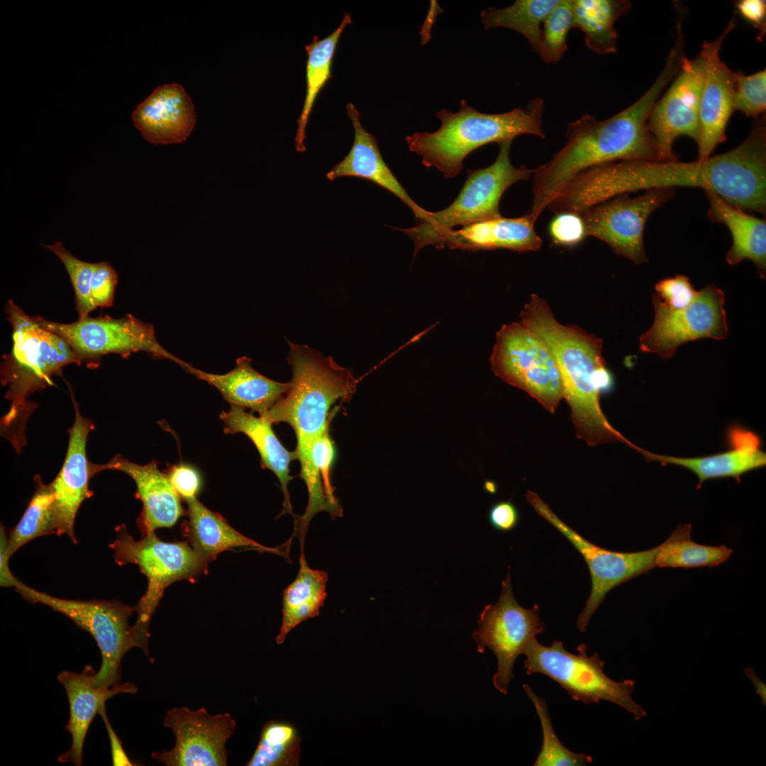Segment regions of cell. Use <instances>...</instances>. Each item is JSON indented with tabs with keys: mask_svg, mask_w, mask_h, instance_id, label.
<instances>
[{
	"mask_svg": "<svg viewBox=\"0 0 766 766\" xmlns=\"http://www.w3.org/2000/svg\"><path fill=\"white\" fill-rule=\"evenodd\" d=\"M684 56L683 45L675 42L660 75L633 104L604 120L585 114L568 124L565 145L533 170V200L527 214L534 222L569 179L589 167L618 160H659L648 118Z\"/></svg>",
	"mask_w": 766,
	"mask_h": 766,
	"instance_id": "6da1fadb",
	"label": "cell"
},
{
	"mask_svg": "<svg viewBox=\"0 0 766 766\" xmlns=\"http://www.w3.org/2000/svg\"><path fill=\"white\" fill-rule=\"evenodd\" d=\"M292 377L289 390L263 416L272 423H287L294 430L296 447L294 453L300 464L299 477L308 491L304 516L308 518L322 511L331 513L333 504L328 499L321 477L311 459L314 441L327 429L340 401H349L357 380L351 370L338 365L331 357L310 350L293 354L288 360Z\"/></svg>",
	"mask_w": 766,
	"mask_h": 766,
	"instance_id": "7a4b0ae2",
	"label": "cell"
},
{
	"mask_svg": "<svg viewBox=\"0 0 766 766\" xmlns=\"http://www.w3.org/2000/svg\"><path fill=\"white\" fill-rule=\"evenodd\" d=\"M521 318L548 345L555 358L577 438L589 446L620 441L636 448L609 423L600 406L601 393L612 384L602 355V340L576 325L559 323L548 302L535 294Z\"/></svg>",
	"mask_w": 766,
	"mask_h": 766,
	"instance_id": "3957f363",
	"label": "cell"
},
{
	"mask_svg": "<svg viewBox=\"0 0 766 766\" xmlns=\"http://www.w3.org/2000/svg\"><path fill=\"white\" fill-rule=\"evenodd\" d=\"M544 100H531L525 107L501 113L479 112L465 100L456 113L446 109L436 112L441 121L435 132L415 133L406 137L408 147L422 157L427 167H434L446 178L457 175L464 159L476 149L490 143L514 140L520 135L545 138L542 119Z\"/></svg>",
	"mask_w": 766,
	"mask_h": 766,
	"instance_id": "277c9868",
	"label": "cell"
},
{
	"mask_svg": "<svg viewBox=\"0 0 766 766\" xmlns=\"http://www.w3.org/2000/svg\"><path fill=\"white\" fill-rule=\"evenodd\" d=\"M4 311L12 326L13 345L1 366V382L8 387L6 398L11 401L2 422L4 428L11 431L10 440L15 431L12 443L19 448L25 442L26 421L34 409L27 397L51 385L52 377L60 374L65 365L82 362L62 338L43 328L12 300Z\"/></svg>",
	"mask_w": 766,
	"mask_h": 766,
	"instance_id": "5b68a950",
	"label": "cell"
},
{
	"mask_svg": "<svg viewBox=\"0 0 766 766\" xmlns=\"http://www.w3.org/2000/svg\"><path fill=\"white\" fill-rule=\"evenodd\" d=\"M514 140L500 143L496 160L485 168L467 170V179L458 196L447 208L428 211L426 218L409 228H394L411 238L414 255L423 247L439 248L443 236L457 226L467 224L500 214L499 201L504 192L514 183L533 177L534 169L514 167L509 151Z\"/></svg>",
	"mask_w": 766,
	"mask_h": 766,
	"instance_id": "8992f818",
	"label": "cell"
},
{
	"mask_svg": "<svg viewBox=\"0 0 766 766\" xmlns=\"http://www.w3.org/2000/svg\"><path fill=\"white\" fill-rule=\"evenodd\" d=\"M26 600L41 604L72 620L91 635L100 650L101 665L94 677L96 687L110 689L120 684L121 661L133 648H140L149 657L146 646L129 618L135 612L116 600H75L50 595L31 588L16 579L13 585Z\"/></svg>",
	"mask_w": 766,
	"mask_h": 766,
	"instance_id": "52a82bcc",
	"label": "cell"
},
{
	"mask_svg": "<svg viewBox=\"0 0 766 766\" xmlns=\"http://www.w3.org/2000/svg\"><path fill=\"white\" fill-rule=\"evenodd\" d=\"M116 538L110 545L116 563L136 565L148 580L144 595L135 606L137 618L133 624L142 640L148 645L149 626L164 591L176 581L195 582L208 573V563L187 541L167 543L155 532L143 535L135 540L125 525L116 527Z\"/></svg>",
	"mask_w": 766,
	"mask_h": 766,
	"instance_id": "ba28073f",
	"label": "cell"
},
{
	"mask_svg": "<svg viewBox=\"0 0 766 766\" xmlns=\"http://www.w3.org/2000/svg\"><path fill=\"white\" fill-rule=\"evenodd\" d=\"M577 652L578 654H573L567 651L559 640L545 646L535 638L523 652L526 673L548 676L574 700L584 704H597L604 700L623 707L635 720L646 716V711L632 699L634 681L626 679L617 682L610 679L603 670L604 663L599 654L588 655L586 645H579Z\"/></svg>",
	"mask_w": 766,
	"mask_h": 766,
	"instance_id": "9c48e42d",
	"label": "cell"
},
{
	"mask_svg": "<svg viewBox=\"0 0 766 766\" xmlns=\"http://www.w3.org/2000/svg\"><path fill=\"white\" fill-rule=\"evenodd\" d=\"M496 376L555 413L563 398L562 379L548 345L521 321L504 325L490 357Z\"/></svg>",
	"mask_w": 766,
	"mask_h": 766,
	"instance_id": "30bf717a",
	"label": "cell"
},
{
	"mask_svg": "<svg viewBox=\"0 0 766 766\" xmlns=\"http://www.w3.org/2000/svg\"><path fill=\"white\" fill-rule=\"evenodd\" d=\"M35 318L43 328L62 338L87 366H98L101 357L109 353L128 357L138 352H145L155 359L170 360L179 366L184 362L157 341L152 325L131 314L119 318L88 316L70 323L51 321L41 316Z\"/></svg>",
	"mask_w": 766,
	"mask_h": 766,
	"instance_id": "8fae6325",
	"label": "cell"
},
{
	"mask_svg": "<svg viewBox=\"0 0 766 766\" xmlns=\"http://www.w3.org/2000/svg\"><path fill=\"white\" fill-rule=\"evenodd\" d=\"M477 625L472 635L477 643V651L484 653L486 648L493 651L498 662L493 684L501 693L506 694L514 677L513 669L516 658L523 654L530 641L545 628L538 605L525 609L515 599L509 567L501 582L498 601L484 606Z\"/></svg>",
	"mask_w": 766,
	"mask_h": 766,
	"instance_id": "7c38bea8",
	"label": "cell"
},
{
	"mask_svg": "<svg viewBox=\"0 0 766 766\" xmlns=\"http://www.w3.org/2000/svg\"><path fill=\"white\" fill-rule=\"evenodd\" d=\"M654 321L639 338L643 353L667 360L682 344L700 338L723 340L728 335L724 292L714 284L698 292L694 301L682 309H671L653 295Z\"/></svg>",
	"mask_w": 766,
	"mask_h": 766,
	"instance_id": "4fadbf2b",
	"label": "cell"
},
{
	"mask_svg": "<svg viewBox=\"0 0 766 766\" xmlns=\"http://www.w3.org/2000/svg\"><path fill=\"white\" fill-rule=\"evenodd\" d=\"M527 501L535 511L560 532L582 555L591 575V592L577 621V628L584 632L591 618L607 593L619 584L646 574L655 565L660 545L632 553L609 550L590 543L560 519L538 495L527 491Z\"/></svg>",
	"mask_w": 766,
	"mask_h": 766,
	"instance_id": "5bb4252c",
	"label": "cell"
},
{
	"mask_svg": "<svg viewBox=\"0 0 766 766\" xmlns=\"http://www.w3.org/2000/svg\"><path fill=\"white\" fill-rule=\"evenodd\" d=\"M675 188L653 189L633 198L621 194L584 210L579 215L587 236L604 241L616 255L635 265L646 262L643 242L646 221L675 196Z\"/></svg>",
	"mask_w": 766,
	"mask_h": 766,
	"instance_id": "9a60e30c",
	"label": "cell"
},
{
	"mask_svg": "<svg viewBox=\"0 0 766 766\" xmlns=\"http://www.w3.org/2000/svg\"><path fill=\"white\" fill-rule=\"evenodd\" d=\"M163 724L176 742L170 750L152 753V758L167 766L227 765L226 743L236 726L229 713L211 715L203 707H174L167 711Z\"/></svg>",
	"mask_w": 766,
	"mask_h": 766,
	"instance_id": "2e32d148",
	"label": "cell"
},
{
	"mask_svg": "<svg viewBox=\"0 0 766 766\" xmlns=\"http://www.w3.org/2000/svg\"><path fill=\"white\" fill-rule=\"evenodd\" d=\"M704 76V62L701 54L693 59L684 55L673 82L654 104L648 124L657 145L660 161L677 160L673 145L680 136L689 137L698 144Z\"/></svg>",
	"mask_w": 766,
	"mask_h": 766,
	"instance_id": "e0dca14e",
	"label": "cell"
},
{
	"mask_svg": "<svg viewBox=\"0 0 766 766\" xmlns=\"http://www.w3.org/2000/svg\"><path fill=\"white\" fill-rule=\"evenodd\" d=\"M736 26L732 18L721 35L704 42L700 54L704 62V76L699 103L700 134L696 160L711 157L715 148L726 140V129L734 111L736 72L720 57L726 37Z\"/></svg>",
	"mask_w": 766,
	"mask_h": 766,
	"instance_id": "ac0fdd59",
	"label": "cell"
},
{
	"mask_svg": "<svg viewBox=\"0 0 766 766\" xmlns=\"http://www.w3.org/2000/svg\"><path fill=\"white\" fill-rule=\"evenodd\" d=\"M74 404L75 418L69 430L66 457L60 472L50 484L54 496L56 534L67 535L77 544L75 517L82 502L93 494L89 489L91 463L87 457L86 445L94 426L81 415L74 401Z\"/></svg>",
	"mask_w": 766,
	"mask_h": 766,
	"instance_id": "d6986e66",
	"label": "cell"
},
{
	"mask_svg": "<svg viewBox=\"0 0 766 766\" xmlns=\"http://www.w3.org/2000/svg\"><path fill=\"white\" fill-rule=\"evenodd\" d=\"M106 470L122 472L131 477L143 503L138 523L143 535L160 528L173 526L184 514L180 497L173 488L167 472L160 471L155 461L146 465L132 462L116 455L104 465L90 464L91 475Z\"/></svg>",
	"mask_w": 766,
	"mask_h": 766,
	"instance_id": "ffe728a7",
	"label": "cell"
},
{
	"mask_svg": "<svg viewBox=\"0 0 766 766\" xmlns=\"http://www.w3.org/2000/svg\"><path fill=\"white\" fill-rule=\"evenodd\" d=\"M132 120L150 143H179L185 141L194 128V104L181 84H165L137 106Z\"/></svg>",
	"mask_w": 766,
	"mask_h": 766,
	"instance_id": "44dd1931",
	"label": "cell"
},
{
	"mask_svg": "<svg viewBox=\"0 0 766 766\" xmlns=\"http://www.w3.org/2000/svg\"><path fill=\"white\" fill-rule=\"evenodd\" d=\"M726 437L730 449L709 456L680 457L654 454L642 448L639 453L648 461L689 470L698 477L697 489L711 479L732 477L740 481L743 474L766 465V454L761 449L757 434L740 426H733L728 429Z\"/></svg>",
	"mask_w": 766,
	"mask_h": 766,
	"instance_id": "7402d4cb",
	"label": "cell"
},
{
	"mask_svg": "<svg viewBox=\"0 0 766 766\" xmlns=\"http://www.w3.org/2000/svg\"><path fill=\"white\" fill-rule=\"evenodd\" d=\"M96 672L88 665L79 673L63 671L57 675L68 698L70 717L65 728L72 737L70 748L57 758L60 763L71 762L81 766L85 737L95 715L112 696L121 693L135 694L138 691L135 684L131 682L110 689L96 687L94 682Z\"/></svg>",
	"mask_w": 766,
	"mask_h": 766,
	"instance_id": "603a6c76",
	"label": "cell"
},
{
	"mask_svg": "<svg viewBox=\"0 0 766 766\" xmlns=\"http://www.w3.org/2000/svg\"><path fill=\"white\" fill-rule=\"evenodd\" d=\"M346 109L354 127L353 143L348 155L326 174V177L331 181L341 177L370 181L401 200L411 209L417 221L424 219L428 211L414 202L387 165L375 136L361 124L359 111L352 103L347 104Z\"/></svg>",
	"mask_w": 766,
	"mask_h": 766,
	"instance_id": "cb8c5ba5",
	"label": "cell"
},
{
	"mask_svg": "<svg viewBox=\"0 0 766 766\" xmlns=\"http://www.w3.org/2000/svg\"><path fill=\"white\" fill-rule=\"evenodd\" d=\"M180 367L217 389L231 405L250 409L260 416L265 415L290 387L289 382H277L257 372L246 356L238 357L235 367L223 374L202 371L186 362Z\"/></svg>",
	"mask_w": 766,
	"mask_h": 766,
	"instance_id": "d4e9b609",
	"label": "cell"
},
{
	"mask_svg": "<svg viewBox=\"0 0 766 766\" xmlns=\"http://www.w3.org/2000/svg\"><path fill=\"white\" fill-rule=\"evenodd\" d=\"M534 224L526 213L518 218L499 215L450 231L442 238L439 248L535 251L541 247L542 240L536 233Z\"/></svg>",
	"mask_w": 766,
	"mask_h": 766,
	"instance_id": "484cf974",
	"label": "cell"
},
{
	"mask_svg": "<svg viewBox=\"0 0 766 766\" xmlns=\"http://www.w3.org/2000/svg\"><path fill=\"white\" fill-rule=\"evenodd\" d=\"M185 501L188 521L184 523V536L208 564L220 553L235 548H246L288 557L289 550L282 548L290 547V540L277 548L264 546L237 531L223 517L206 507L197 497Z\"/></svg>",
	"mask_w": 766,
	"mask_h": 766,
	"instance_id": "4316f807",
	"label": "cell"
},
{
	"mask_svg": "<svg viewBox=\"0 0 766 766\" xmlns=\"http://www.w3.org/2000/svg\"><path fill=\"white\" fill-rule=\"evenodd\" d=\"M220 418L224 424L226 433H242L247 435L257 448L262 468L271 470L278 478L283 493V509L279 516L290 514L294 518L290 500L288 485L294 477L290 474V462L296 460L294 452H290L282 444L272 429V423L266 417H257L245 409L231 405L228 411H222Z\"/></svg>",
	"mask_w": 766,
	"mask_h": 766,
	"instance_id": "83f0119b",
	"label": "cell"
},
{
	"mask_svg": "<svg viewBox=\"0 0 766 766\" xmlns=\"http://www.w3.org/2000/svg\"><path fill=\"white\" fill-rule=\"evenodd\" d=\"M709 202L708 216L711 221L722 223L729 229L733 245L726 255L730 265L743 260H751L763 279L766 274V221L748 214L733 206L716 194L705 191Z\"/></svg>",
	"mask_w": 766,
	"mask_h": 766,
	"instance_id": "f1b7e54d",
	"label": "cell"
},
{
	"mask_svg": "<svg viewBox=\"0 0 766 766\" xmlns=\"http://www.w3.org/2000/svg\"><path fill=\"white\" fill-rule=\"evenodd\" d=\"M328 573L311 569L300 553L299 570L294 580L283 591L282 621L277 644H282L288 633L304 621L319 615L324 605Z\"/></svg>",
	"mask_w": 766,
	"mask_h": 766,
	"instance_id": "f546056e",
	"label": "cell"
},
{
	"mask_svg": "<svg viewBox=\"0 0 766 766\" xmlns=\"http://www.w3.org/2000/svg\"><path fill=\"white\" fill-rule=\"evenodd\" d=\"M631 6L628 0H572L574 28L583 32L590 50L599 55L615 53L618 35L614 24Z\"/></svg>",
	"mask_w": 766,
	"mask_h": 766,
	"instance_id": "4dcf8cb0",
	"label": "cell"
},
{
	"mask_svg": "<svg viewBox=\"0 0 766 766\" xmlns=\"http://www.w3.org/2000/svg\"><path fill=\"white\" fill-rule=\"evenodd\" d=\"M351 22V16L345 13L340 24L329 35L313 41L305 46L308 58L306 67V96L303 108L297 120L295 136V148L298 152L306 151L304 140L306 129L315 100L331 76V66L338 40L346 26Z\"/></svg>",
	"mask_w": 766,
	"mask_h": 766,
	"instance_id": "1f68e13d",
	"label": "cell"
},
{
	"mask_svg": "<svg viewBox=\"0 0 766 766\" xmlns=\"http://www.w3.org/2000/svg\"><path fill=\"white\" fill-rule=\"evenodd\" d=\"M560 0H516L503 9L488 8L481 12L485 29L505 28L521 33L531 50L538 52L542 24Z\"/></svg>",
	"mask_w": 766,
	"mask_h": 766,
	"instance_id": "d6a6232c",
	"label": "cell"
},
{
	"mask_svg": "<svg viewBox=\"0 0 766 766\" xmlns=\"http://www.w3.org/2000/svg\"><path fill=\"white\" fill-rule=\"evenodd\" d=\"M34 494L18 524L7 539L1 537L6 556L9 557L23 545L40 536L56 534L54 496L50 484L35 477Z\"/></svg>",
	"mask_w": 766,
	"mask_h": 766,
	"instance_id": "836d02e7",
	"label": "cell"
},
{
	"mask_svg": "<svg viewBox=\"0 0 766 766\" xmlns=\"http://www.w3.org/2000/svg\"><path fill=\"white\" fill-rule=\"evenodd\" d=\"M692 526L679 525L661 545L655 558L658 567L692 568L717 566L731 555L733 550L725 545L698 544L691 539Z\"/></svg>",
	"mask_w": 766,
	"mask_h": 766,
	"instance_id": "e575fe53",
	"label": "cell"
},
{
	"mask_svg": "<svg viewBox=\"0 0 766 766\" xmlns=\"http://www.w3.org/2000/svg\"><path fill=\"white\" fill-rule=\"evenodd\" d=\"M301 739L290 723L270 720L262 727L257 747L248 766H296L299 763Z\"/></svg>",
	"mask_w": 766,
	"mask_h": 766,
	"instance_id": "d590c367",
	"label": "cell"
},
{
	"mask_svg": "<svg viewBox=\"0 0 766 766\" xmlns=\"http://www.w3.org/2000/svg\"><path fill=\"white\" fill-rule=\"evenodd\" d=\"M523 688L533 702L543 732V743L533 766H584L593 762L591 756L568 750L558 739L550 721L545 701L524 684Z\"/></svg>",
	"mask_w": 766,
	"mask_h": 766,
	"instance_id": "8d00e7d4",
	"label": "cell"
},
{
	"mask_svg": "<svg viewBox=\"0 0 766 766\" xmlns=\"http://www.w3.org/2000/svg\"><path fill=\"white\" fill-rule=\"evenodd\" d=\"M574 28L572 0H560L542 24L538 54L548 64L558 62L567 50V37Z\"/></svg>",
	"mask_w": 766,
	"mask_h": 766,
	"instance_id": "74e56055",
	"label": "cell"
},
{
	"mask_svg": "<svg viewBox=\"0 0 766 766\" xmlns=\"http://www.w3.org/2000/svg\"><path fill=\"white\" fill-rule=\"evenodd\" d=\"M42 246L52 252L60 259L68 273L74 292L76 310L79 318L88 316L89 313L96 308L90 293L94 263L77 258L64 247L61 241H56L51 245H42Z\"/></svg>",
	"mask_w": 766,
	"mask_h": 766,
	"instance_id": "f35d334b",
	"label": "cell"
},
{
	"mask_svg": "<svg viewBox=\"0 0 766 766\" xmlns=\"http://www.w3.org/2000/svg\"><path fill=\"white\" fill-rule=\"evenodd\" d=\"M766 110V70L746 75L736 72L734 111L747 117L757 118Z\"/></svg>",
	"mask_w": 766,
	"mask_h": 766,
	"instance_id": "ab89813d",
	"label": "cell"
},
{
	"mask_svg": "<svg viewBox=\"0 0 766 766\" xmlns=\"http://www.w3.org/2000/svg\"><path fill=\"white\" fill-rule=\"evenodd\" d=\"M656 295L671 309H682L690 305L698 294L688 277L679 274L658 282L655 286Z\"/></svg>",
	"mask_w": 766,
	"mask_h": 766,
	"instance_id": "60d3db41",
	"label": "cell"
},
{
	"mask_svg": "<svg viewBox=\"0 0 766 766\" xmlns=\"http://www.w3.org/2000/svg\"><path fill=\"white\" fill-rule=\"evenodd\" d=\"M548 230L553 243L563 247L574 246L587 237L582 218L574 212L556 213Z\"/></svg>",
	"mask_w": 766,
	"mask_h": 766,
	"instance_id": "b9f144b4",
	"label": "cell"
},
{
	"mask_svg": "<svg viewBox=\"0 0 766 766\" xmlns=\"http://www.w3.org/2000/svg\"><path fill=\"white\" fill-rule=\"evenodd\" d=\"M335 456V445L331 438L328 428L314 441L311 448V459L314 467L321 477L328 497L333 503L339 504L331 482V472Z\"/></svg>",
	"mask_w": 766,
	"mask_h": 766,
	"instance_id": "7bdbcfd3",
	"label": "cell"
},
{
	"mask_svg": "<svg viewBox=\"0 0 766 766\" xmlns=\"http://www.w3.org/2000/svg\"><path fill=\"white\" fill-rule=\"evenodd\" d=\"M117 282V272L108 261L94 263L90 293L96 307L113 305Z\"/></svg>",
	"mask_w": 766,
	"mask_h": 766,
	"instance_id": "ee69618b",
	"label": "cell"
},
{
	"mask_svg": "<svg viewBox=\"0 0 766 766\" xmlns=\"http://www.w3.org/2000/svg\"><path fill=\"white\" fill-rule=\"evenodd\" d=\"M167 473L180 498L187 501L196 497L201 487V479L194 467L180 463L172 466Z\"/></svg>",
	"mask_w": 766,
	"mask_h": 766,
	"instance_id": "f6af8a7d",
	"label": "cell"
},
{
	"mask_svg": "<svg viewBox=\"0 0 766 766\" xmlns=\"http://www.w3.org/2000/svg\"><path fill=\"white\" fill-rule=\"evenodd\" d=\"M491 526L500 532L514 530L519 522V512L511 501H499L491 506L488 512Z\"/></svg>",
	"mask_w": 766,
	"mask_h": 766,
	"instance_id": "bcb514c9",
	"label": "cell"
},
{
	"mask_svg": "<svg viewBox=\"0 0 766 766\" xmlns=\"http://www.w3.org/2000/svg\"><path fill=\"white\" fill-rule=\"evenodd\" d=\"M740 16L757 31V38L766 33V3L763 0H740L736 2Z\"/></svg>",
	"mask_w": 766,
	"mask_h": 766,
	"instance_id": "7dc6e473",
	"label": "cell"
},
{
	"mask_svg": "<svg viewBox=\"0 0 766 766\" xmlns=\"http://www.w3.org/2000/svg\"><path fill=\"white\" fill-rule=\"evenodd\" d=\"M99 714H100L101 717L104 721V725L109 734L113 765H135V764H134L126 755L123 748L121 739L116 735L111 723H109L106 713L105 706L100 710Z\"/></svg>",
	"mask_w": 766,
	"mask_h": 766,
	"instance_id": "c3c4849f",
	"label": "cell"
},
{
	"mask_svg": "<svg viewBox=\"0 0 766 766\" xmlns=\"http://www.w3.org/2000/svg\"><path fill=\"white\" fill-rule=\"evenodd\" d=\"M745 675L750 679L754 684V687L762 701V704H766V686L765 684L756 676L753 670L750 667L744 669Z\"/></svg>",
	"mask_w": 766,
	"mask_h": 766,
	"instance_id": "681fc988",
	"label": "cell"
},
{
	"mask_svg": "<svg viewBox=\"0 0 766 766\" xmlns=\"http://www.w3.org/2000/svg\"><path fill=\"white\" fill-rule=\"evenodd\" d=\"M484 489L490 494H494L497 492V485L492 480H486L483 485Z\"/></svg>",
	"mask_w": 766,
	"mask_h": 766,
	"instance_id": "f907efd6",
	"label": "cell"
}]
</instances>
